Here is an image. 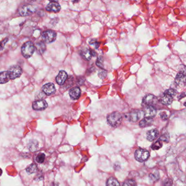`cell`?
I'll return each instance as SVG.
<instances>
[{
  "label": "cell",
  "instance_id": "cell-1",
  "mask_svg": "<svg viewBox=\"0 0 186 186\" xmlns=\"http://www.w3.org/2000/svg\"><path fill=\"white\" fill-rule=\"evenodd\" d=\"M107 121L110 126L113 127H119L122 121V116L119 112H113L107 116Z\"/></svg>",
  "mask_w": 186,
  "mask_h": 186
},
{
  "label": "cell",
  "instance_id": "cell-2",
  "mask_svg": "<svg viewBox=\"0 0 186 186\" xmlns=\"http://www.w3.org/2000/svg\"><path fill=\"white\" fill-rule=\"evenodd\" d=\"M35 51V46L31 42H26L21 48V52L26 58L31 57Z\"/></svg>",
  "mask_w": 186,
  "mask_h": 186
},
{
  "label": "cell",
  "instance_id": "cell-3",
  "mask_svg": "<svg viewBox=\"0 0 186 186\" xmlns=\"http://www.w3.org/2000/svg\"><path fill=\"white\" fill-rule=\"evenodd\" d=\"M150 157V153L148 151L143 148H139L135 152V158L138 161L143 162L146 161Z\"/></svg>",
  "mask_w": 186,
  "mask_h": 186
},
{
  "label": "cell",
  "instance_id": "cell-4",
  "mask_svg": "<svg viewBox=\"0 0 186 186\" xmlns=\"http://www.w3.org/2000/svg\"><path fill=\"white\" fill-rule=\"evenodd\" d=\"M36 7L34 5H25L23 6L19 9V14L20 16H29L34 13L36 11Z\"/></svg>",
  "mask_w": 186,
  "mask_h": 186
},
{
  "label": "cell",
  "instance_id": "cell-5",
  "mask_svg": "<svg viewBox=\"0 0 186 186\" xmlns=\"http://www.w3.org/2000/svg\"><path fill=\"white\" fill-rule=\"evenodd\" d=\"M9 74L10 79H16L21 76L23 70L19 66H13L7 71Z\"/></svg>",
  "mask_w": 186,
  "mask_h": 186
},
{
  "label": "cell",
  "instance_id": "cell-6",
  "mask_svg": "<svg viewBox=\"0 0 186 186\" xmlns=\"http://www.w3.org/2000/svg\"><path fill=\"white\" fill-rule=\"evenodd\" d=\"M42 39L46 43H50L54 42L56 39L57 34L56 32L52 30H48L42 34Z\"/></svg>",
  "mask_w": 186,
  "mask_h": 186
},
{
  "label": "cell",
  "instance_id": "cell-7",
  "mask_svg": "<svg viewBox=\"0 0 186 186\" xmlns=\"http://www.w3.org/2000/svg\"><path fill=\"white\" fill-rule=\"evenodd\" d=\"M157 98L153 94H148L143 97L142 102V105L146 106H153L157 102Z\"/></svg>",
  "mask_w": 186,
  "mask_h": 186
},
{
  "label": "cell",
  "instance_id": "cell-8",
  "mask_svg": "<svg viewBox=\"0 0 186 186\" xmlns=\"http://www.w3.org/2000/svg\"><path fill=\"white\" fill-rule=\"evenodd\" d=\"M143 114L145 117L153 119L157 114V110L153 106H146L143 110Z\"/></svg>",
  "mask_w": 186,
  "mask_h": 186
},
{
  "label": "cell",
  "instance_id": "cell-9",
  "mask_svg": "<svg viewBox=\"0 0 186 186\" xmlns=\"http://www.w3.org/2000/svg\"><path fill=\"white\" fill-rule=\"evenodd\" d=\"M47 107L48 103L44 100L35 101L32 105V108L34 110H38V111L45 110Z\"/></svg>",
  "mask_w": 186,
  "mask_h": 186
},
{
  "label": "cell",
  "instance_id": "cell-10",
  "mask_svg": "<svg viewBox=\"0 0 186 186\" xmlns=\"http://www.w3.org/2000/svg\"><path fill=\"white\" fill-rule=\"evenodd\" d=\"M141 116V114L139 111H133L126 115V119L132 122H135L138 121Z\"/></svg>",
  "mask_w": 186,
  "mask_h": 186
},
{
  "label": "cell",
  "instance_id": "cell-11",
  "mask_svg": "<svg viewBox=\"0 0 186 186\" xmlns=\"http://www.w3.org/2000/svg\"><path fill=\"white\" fill-rule=\"evenodd\" d=\"M43 92L48 96H50L55 93L56 91V88L54 84L52 83H48L43 85L42 88Z\"/></svg>",
  "mask_w": 186,
  "mask_h": 186
},
{
  "label": "cell",
  "instance_id": "cell-12",
  "mask_svg": "<svg viewBox=\"0 0 186 186\" xmlns=\"http://www.w3.org/2000/svg\"><path fill=\"white\" fill-rule=\"evenodd\" d=\"M61 6L58 3L55 1H52L47 6L46 10L47 11L57 13L60 11Z\"/></svg>",
  "mask_w": 186,
  "mask_h": 186
},
{
  "label": "cell",
  "instance_id": "cell-13",
  "mask_svg": "<svg viewBox=\"0 0 186 186\" xmlns=\"http://www.w3.org/2000/svg\"><path fill=\"white\" fill-rule=\"evenodd\" d=\"M67 77V74L65 71L61 70L60 72H59L57 76H56V81L57 83L60 85H62L65 83Z\"/></svg>",
  "mask_w": 186,
  "mask_h": 186
},
{
  "label": "cell",
  "instance_id": "cell-14",
  "mask_svg": "<svg viewBox=\"0 0 186 186\" xmlns=\"http://www.w3.org/2000/svg\"><path fill=\"white\" fill-rule=\"evenodd\" d=\"M69 93L71 98L76 100L79 98V97H80L81 90L78 87H75L70 90Z\"/></svg>",
  "mask_w": 186,
  "mask_h": 186
},
{
  "label": "cell",
  "instance_id": "cell-15",
  "mask_svg": "<svg viewBox=\"0 0 186 186\" xmlns=\"http://www.w3.org/2000/svg\"><path fill=\"white\" fill-rule=\"evenodd\" d=\"M175 82L177 85H184L186 83V75L183 72H180L177 74L175 79Z\"/></svg>",
  "mask_w": 186,
  "mask_h": 186
},
{
  "label": "cell",
  "instance_id": "cell-16",
  "mask_svg": "<svg viewBox=\"0 0 186 186\" xmlns=\"http://www.w3.org/2000/svg\"><path fill=\"white\" fill-rule=\"evenodd\" d=\"M159 135V132L156 129H153L149 130L147 133L146 137L148 141H152L157 138Z\"/></svg>",
  "mask_w": 186,
  "mask_h": 186
},
{
  "label": "cell",
  "instance_id": "cell-17",
  "mask_svg": "<svg viewBox=\"0 0 186 186\" xmlns=\"http://www.w3.org/2000/svg\"><path fill=\"white\" fill-rule=\"evenodd\" d=\"M153 122V119L150 118H146L145 117L144 119H143L139 123V126L141 128H145L147 127L148 126H150L152 125Z\"/></svg>",
  "mask_w": 186,
  "mask_h": 186
},
{
  "label": "cell",
  "instance_id": "cell-18",
  "mask_svg": "<svg viewBox=\"0 0 186 186\" xmlns=\"http://www.w3.org/2000/svg\"><path fill=\"white\" fill-rule=\"evenodd\" d=\"M36 52L38 54L42 55L45 52L46 50V45L45 43H43V42H39L36 43Z\"/></svg>",
  "mask_w": 186,
  "mask_h": 186
},
{
  "label": "cell",
  "instance_id": "cell-19",
  "mask_svg": "<svg viewBox=\"0 0 186 186\" xmlns=\"http://www.w3.org/2000/svg\"><path fill=\"white\" fill-rule=\"evenodd\" d=\"M173 101V97L164 93L163 96L161 97V104H163L164 105H170L172 103Z\"/></svg>",
  "mask_w": 186,
  "mask_h": 186
},
{
  "label": "cell",
  "instance_id": "cell-20",
  "mask_svg": "<svg viewBox=\"0 0 186 186\" xmlns=\"http://www.w3.org/2000/svg\"><path fill=\"white\" fill-rule=\"evenodd\" d=\"M10 80L9 74L7 71L0 73V84L7 83Z\"/></svg>",
  "mask_w": 186,
  "mask_h": 186
},
{
  "label": "cell",
  "instance_id": "cell-21",
  "mask_svg": "<svg viewBox=\"0 0 186 186\" xmlns=\"http://www.w3.org/2000/svg\"><path fill=\"white\" fill-rule=\"evenodd\" d=\"M81 56L83 57L84 59L86 61H90L91 59V54L90 50L88 49V48H84L80 52Z\"/></svg>",
  "mask_w": 186,
  "mask_h": 186
},
{
  "label": "cell",
  "instance_id": "cell-22",
  "mask_svg": "<svg viewBox=\"0 0 186 186\" xmlns=\"http://www.w3.org/2000/svg\"><path fill=\"white\" fill-rule=\"evenodd\" d=\"M46 159V155L45 153L42 152H39L36 155L35 157V161L38 163H43Z\"/></svg>",
  "mask_w": 186,
  "mask_h": 186
},
{
  "label": "cell",
  "instance_id": "cell-23",
  "mask_svg": "<svg viewBox=\"0 0 186 186\" xmlns=\"http://www.w3.org/2000/svg\"><path fill=\"white\" fill-rule=\"evenodd\" d=\"M107 186H120V184L116 179L110 177L107 182Z\"/></svg>",
  "mask_w": 186,
  "mask_h": 186
},
{
  "label": "cell",
  "instance_id": "cell-24",
  "mask_svg": "<svg viewBox=\"0 0 186 186\" xmlns=\"http://www.w3.org/2000/svg\"><path fill=\"white\" fill-rule=\"evenodd\" d=\"M37 171V166L36 164H32L31 165H29V166H27L26 168V171L27 174L29 175L33 174L34 173H36Z\"/></svg>",
  "mask_w": 186,
  "mask_h": 186
},
{
  "label": "cell",
  "instance_id": "cell-25",
  "mask_svg": "<svg viewBox=\"0 0 186 186\" xmlns=\"http://www.w3.org/2000/svg\"><path fill=\"white\" fill-rule=\"evenodd\" d=\"M149 178L151 181H157L159 179V173L158 171H155L154 173H151L149 175Z\"/></svg>",
  "mask_w": 186,
  "mask_h": 186
},
{
  "label": "cell",
  "instance_id": "cell-26",
  "mask_svg": "<svg viewBox=\"0 0 186 186\" xmlns=\"http://www.w3.org/2000/svg\"><path fill=\"white\" fill-rule=\"evenodd\" d=\"M162 146V143L161 140H157L156 141L155 143H153L152 145L151 146V148L153 150H159V148H161Z\"/></svg>",
  "mask_w": 186,
  "mask_h": 186
},
{
  "label": "cell",
  "instance_id": "cell-27",
  "mask_svg": "<svg viewBox=\"0 0 186 186\" xmlns=\"http://www.w3.org/2000/svg\"><path fill=\"white\" fill-rule=\"evenodd\" d=\"M122 186H137V183L134 179H127L123 183Z\"/></svg>",
  "mask_w": 186,
  "mask_h": 186
},
{
  "label": "cell",
  "instance_id": "cell-28",
  "mask_svg": "<svg viewBox=\"0 0 186 186\" xmlns=\"http://www.w3.org/2000/svg\"><path fill=\"white\" fill-rule=\"evenodd\" d=\"M173 180L170 178H166L163 181V186H171L173 184Z\"/></svg>",
  "mask_w": 186,
  "mask_h": 186
},
{
  "label": "cell",
  "instance_id": "cell-29",
  "mask_svg": "<svg viewBox=\"0 0 186 186\" xmlns=\"http://www.w3.org/2000/svg\"><path fill=\"white\" fill-rule=\"evenodd\" d=\"M103 59L102 57L100 56L99 57L97 60L96 65L97 66H98L99 67L101 68H103Z\"/></svg>",
  "mask_w": 186,
  "mask_h": 186
},
{
  "label": "cell",
  "instance_id": "cell-30",
  "mask_svg": "<svg viewBox=\"0 0 186 186\" xmlns=\"http://www.w3.org/2000/svg\"><path fill=\"white\" fill-rule=\"evenodd\" d=\"M164 93H166V94H169V95H170V96L172 97L174 96L175 94H176V91H175V90H174V89H172V88H170V89H169V90H166Z\"/></svg>",
  "mask_w": 186,
  "mask_h": 186
},
{
  "label": "cell",
  "instance_id": "cell-31",
  "mask_svg": "<svg viewBox=\"0 0 186 186\" xmlns=\"http://www.w3.org/2000/svg\"><path fill=\"white\" fill-rule=\"evenodd\" d=\"M159 140L161 141H163L166 143H168L169 140V136L168 134L163 135H161Z\"/></svg>",
  "mask_w": 186,
  "mask_h": 186
},
{
  "label": "cell",
  "instance_id": "cell-32",
  "mask_svg": "<svg viewBox=\"0 0 186 186\" xmlns=\"http://www.w3.org/2000/svg\"><path fill=\"white\" fill-rule=\"evenodd\" d=\"M107 75V71L106 70H102L101 72L98 73V76L101 78L103 79Z\"/></svg>",
  "mask_w": 186,
  "mask_h": 186
},
{
  "label": "cell",
  "instance_id": "cell-33",
  "mask_svg": "<svg viewBox=\"0 0 186 186\" xmlns=\"http://www.w3.org/2000/svg\"><path fill=\"white\" fill-rule=\"evenodd\" d=\"M8 38H6L5 40L2 41L1 43H0V50H2L3 49V48H4V46H5V44H6V43L8 42Z\"/></svg>",
  "mask_w": 186,
  "mask_h": 186
},
{
  "label": "cell",
  "instance_id": "cell-34",
  "mask_svg": "<svg viewBox=\"0 0 186 186\" xmlns=\"http://www.w3.org/2000/svg\"><path fill=\"white\" fill-rule=\"evenodd\" d=\"M161 119H163V120H166L167 117H168L166 114H165V113H161Z\"/></svg>",
  "mask_w": 186,
  "mask_h": 186
},
{
  "label": "cell",
  "instance_id": "cell-35",
  "mask_svg": "<svg viewBox=\"0 0 186 186\" xmlns=\"http://www.w3.org/2000/svg\"><path fill=\"white\" fill-rule=\"evenodd\" d=\"M2 174V170L0 168V176Z\"/></svg>",
  "mask_w": 186,
  "mask_h": 186
}]
</instances>
